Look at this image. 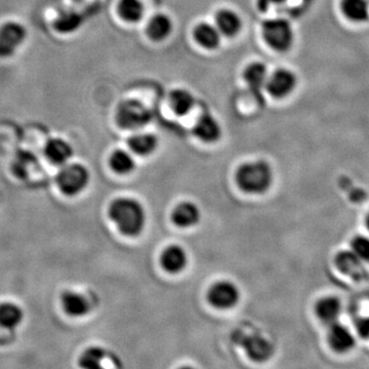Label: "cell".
Segmentation results:
<instances>
[{
    "mask_svg": "<svg viewBox=\"0 0 369 369\" xmlns=\"http://www.w3.org/2000/svg\"><path fill=\"white\" fill-rule=\"evenodd\" d=\"M109 216L125 236H139L146 225L143 205L133 198H118L111 203Z\"/></svg>",
    "mask_w": 369,
    "mask_h": 369,
    "instance_id": "cell-1",
    "label": "cell"
},
{
    "mask_svg": "<svg viewBox=\"0 0 369 369\" xmlns=\"http://www.w3.org/2000/svg\"><path fill=\"white\" fill-rule=\"evenodd\" d=\"M236 182L242 191L249 194H263L273 182L271 166L263 160L247 162L237 170Z\"/></svg>",
    "mask_w": 369,
    "mask_h": 369,
    "instance_id": "cell-2",
    "label": "cell"
},
{
    "mask_svg": "<svg viewBox=\"0 0 369 369\" xmlns=\"http://www.w3.org/2000/svg\"><path fill=\"white\" fill-rule=\"evenodd\" d=\"M152 119L151 111L138 100L123 101L116 111V123L121 129H143Z\"/></svg>",
    "mask_w": 369,
    "mask_h": 369,
    "instance_id": "cell-3",
    "label": "cell"
},
{
    "mask_svg": "<svg viewBox=\"0 0 369 369\" xmlns=\"http://www.w3.org/2000/svg\"><path fill=\"white\" fill-rule=\"evenodd\" d=\"M262 32L267 44L276 51H286L294 43L292 25L284 18H271L264 22Z\"/></svg>",
    "mask_w": 369,
    "mask_h": 369,
    "instance_id": "cell-4",
    "label": "cell"
},
{
    "mask_svg": "<svg viewBox=\"0 0 369 369\" xmlns=\"http://www.w3.org/2000/svg\"><path fill=\"white\" fill-rule=\"evenodd\" d=\"M90 183V173L80 164H65L57 176L59 189L67 196L81 193Z\"/></svg>",
    "mask_w": 369,
    "mask_h": 369,
    "instance_id": "cell-5",
    "label": "cell"
},
{
    "mask_svg": "<svg viewBox=\"0 0 369 369\" xmlns=\"http://www.w3.org/2000/svg\"><path fill=\"white\" fill-rule=\"evenodd\" d=\"M26 37V28L21 23L14 21L4 23L0 27V59L12 57Z\"/></svg>",
    "mask_w": 369,
    "mask_h": 369,
    "instance_id": "cell-6",
    "label": "cell"
},
{
    "mask_svg": "<svg viewBox=\"0 0 369 369\" xmlns=\"http://www.w3.org/2000/svg\"><path fill=\"white\" fill-rule=\"evenodd\" d=\"M208 301L214 308L228 310L238 304L240 292L231 281H218L208 290Z\"/></svg>",
    "mask_w": 369,
    "mask_h": 369,
    "instance_id": "cell-7",
    "label": "cell"
},
{
    "mask_svg": "<svg viewBox=\"0 0 369 369\" xmlns=\"http://www.w3.org/2000/svg\"><path fill=\"white\" fill-rule=\"evenodd\" d=\"M296 86V76L294 72L288 69H278L268 77V92L276 99L285 98L290 96Z\"/></svg>",
    "mask_w": 369,
    "mask_h": 369,
    "instance_id": "cell-8",
    "label": "cell"
},
{
    "mask_svg": "<svg viewBox=\"0 0 369 369\" xmlns=\"http://www.w3.org/2000/svg\"><path fill=\"white\" fill-rule=\"evenodd\" d=\"M241 346L247 355L255 362H265L273 355V345L261 335H246L241 341Z\"/></svg>",
    "mask_w": 369,
    "mask_h": 369,
    "instance_id": "cell-9",
    "label": "cell"
},
{
    "mask_svg": "<svg viewBox=\"0 0 369 369\" xmlns=\"http://www.w3.org/2000/svg\"><path fill=\"white\" fill-rule=\"evenodd\" d=\"M243 77L253 97L261 100L262 92L267 84L268 71L265 64L253 62L245 68Z\"/></svg>",
    "mask_w": 369,
    "mask_h": 369,
    "instance_id": "cell-10",
    "label": "cell"
},
{
    "mask_svg": "<svg viewBox=\"0 0 369 369\" xmlns=\"http://www.w3.org/2000/svg\"><path fill=\"white\" fill-rule=\"evenodd\" d=\"M194 133L204 143H214L222 136V129L212 115L203 113L196 121Z\"/></svg>",
    "mask_w": 369,
    "mask_h": 369,
    "instance_id": "cell-11",
    "label": "cell"
},
{
    "mask_svg": "<svg viewBox=\"0 0 369 369\" xmlns=\"http://www.w3.org/2000/svg\"><path fill=\"white\" fill-rule=\"evenodd\" d=\"M61 303L66 314L75 318L86 316L90 311V301L84 294L71 290L62 294Z\"/></svg>",
    "mask_w": 369,
    "mask_h": 369,
    "instance_id": "cell-12",
    "label": "cell"
},
{
    "mask_svg": "<svg viewBox=\"0 0 369 369\" xmlns=\"http://www.w3.org/2000/svg\"><path fill=\"white\" fill-rule=\"evenodd\" d=\"M162 265L168 273L178 274L187 267L188 255L182 246L170 245L162 255Z\"/></svg>",
    "mask_w": 369,
    "mask_h": 369,
    "instance_id": "cell-13",
    "label": "cell"
},
{
    "mask_svg": "<svg viewBox=\"0 0 369 369\" xmlns=\"http://www.w3.org/2000/svg\"><path fill=\"white\" fill-rule=\"evenodd\" d=\"M201 212L199 207L192 202H182L176 206L172 214L175 225L180 228H191L199 222Z\"/></svg>",
    "mask_w": 369,
    "mask_h": 369,
    "instance_id": "cell-14",
    "label": "cell"
},
{
    "mask_svg": "<svg viewBox=\"0 0 369 369\" xmlns=\"http://www.w3.org/2000/svg\"><path fill=\"white\" fill-rule=\"evenodd\" d=\"M45 157L55 166H63L73 155V150L69 143L63 139H51L44 147Z\"/></svg>",
    "mask_w": 369,
    "mask_h": 369,
    "instance_id": "cell-15",
    "label": "cell"
},
{
    "mask_svg": "<svg viewBox=\"0 0 369 369\" xmlns=\"http://www.w3.org/2000/svg\"><path fill=\"white\" fill-rule=\"evenodd\" d=\"M216 28L220 34L227 37L236 36L242 28L240 16L234 10L228 8L218 10L216 16Z\"/></svg>",
    "mask_w": 369,
    "mask_h": 369,
    "instance_id": "cell-16",
    "label": "cell"
},
{
    "mask_svg": "<svg viewBox=\"0 0 369 369\" xmlns=\"http://www.w3.org/2000/svg\"><path fill=\"white\" fill-rule=\"evenodd\" d=\"M193 36L196 42L204 49H216L220 42V32L214 25L208 23H200L193 31Z\"/></svg>",
    "mask_w": 369,
    "mask_h": 369,
    "instance_id": "cell-17",
    "label": "cell"
},
{
    "mask_svg": "<svg viewBox=\"0 0 369 369\" xmlns=\"http://www.w3.org/2000/svg\"><path fill=\"white\" fill-rule=\"evenodd\" d=\"M329 341L331 347L339 352H346L351 349L355 344L353 335L349 329L339 323L335 322L331 325L329 329Z\"/></svg>",
    "mask_w": 369,
    "mask_h": 369,
    "instance_id": "cell-18",
    "label": "cell"
},
{
    "mask_svg": "<svg viewBox=\"0 0 369 369\" xmlns=\"http://www.w3.org/2000/svg\"><path fill=\"white\" fill-rule=\"evenodd\" d=\"M129 147L133 153L140 156H148L157 149L158 140L152 133H136L129 138Z\"/></svg>",
    "mask_w": 369,
    "mask_h": 369,
    "instance_id": "cell-19",
    "label": "cell"
},
{
    "mask_svg": "<svg viewBox=\"0 0 369 369\" xmlns=\"http://www.w3.org/2000/svg\"><path fill=\"white\" fill-rule=\"evenodd\" d=\"M173 30L172 20L166 14L152 16L147 26V34L152 40L162 41L170 36Z\"/></svg>",
    "mask_w": 369,
    "mask_h": 369,
    "instance_id": "cell-20",
    "label": "cell"
},
{
    "mask_svg": "<svg viewBox=\"0 0 369 369\" xmlns=\"http://www.w3.org/2000/svg\"><path fill=\"white\" fill-rule=\"evenodd\" d=\"M170 105L172 110L178 116H185L191 112L195 105V99L191 92L183 88L173 90L170 94Z\"/></svg>",
    "mask_w": 369,
    "mask_h": 369,
    "instance_id": "cell-21",
    "label": "cell"
},
{
    "mask_svg": "<svg viewBox=\"0 0 369 369\" xmlns=\"http://www.w3.org/2000/svg\"><path fill=\"white\" fill-rule=\"evenodd\" d=\"M335 264L343 273L353 278L362 277L364 269L362 267L361 259L353 251L351 253L344 251V253H340L335 259Z\"/></svg>",
    "mask_w": 369,
    "mask_h": 369,
    "instance_id": "cell-22",
    "label": "cell"
},
{
    "mask_svg": "<svg viewBox=\"0 0 369 369\" xmlns=\"http://www.w3.org/2000/svg\"><path fill=\"white\" fill-rule=\"evenodd\" d=\"M24 319V313L18 305L14 303L0 304V327L12 329L18 327Z\"/></svg>",
    "mask_w": 369,
    "mask_h": 369,
    "instance_id": "cell-23",
    "label": "cell"
},
{
    "mask_svg": "<svg viewBox=\"0 0 369 369\" xmlns=\"http://www.w3.org/2000/svg\"><path fill=\"white\" fill-rule=\"evenodd\" d=\"M342 10L350 20L355 22H364L368 20V0H343Z\"/></svg>",
    "mask_w": 369,
    "mask_h": 369,
    "instance_id": "cell-24",
    "label": "cell"
},
{
    "mask_svg": "<svg viewBox=\"0 0 369 369\" xmlns=\"http://www.w3.org/2000/svg\"><path fill=\"white\" fill-rule=\"evenodd\" d=\"M316 313L323 322L333 325L339 318L340 313H341V304L335 298H322L317 304Z\"/></svg>",
    "mask_w": 369,
    "mask_h": 369,
    "instance_id": "cell-25",
    "label": "cell"
},
{
    "mask_svg": "<svg viewBox=\"0 0 369 369\" xmlns=\"http://www.w3.org/2000/svg\"><path fill=\"white\" fill-rule=\"evenodd\" d=\"M145 12L141 0H120L118 3V14L123 20L129 23L139 22Z\"/></svg>",
    "mask_w": 369,
    "mask_h": 369,
    "instance_id": "cell-26",
    "label": "cell"
},
{
    "mask_svg": "<svg viewBox=\"0 0 369 369\" xmlns=\"http://www.w3.org/2000/svg\"><path fill=\"white\" fill-rule=\"evenodd\" d=\"M110 166L116 174L129 175L136 168L135 158L125 150H116L110 157Z\"/></svg>",
    "mask_w": 369,
    "mask_h": 369,
    "instance_id": "cell-27",
    "label": "cell"
},
{
    "mask_svg": "<svg viewBox=\"0 0 369 369\" xmlns=\"http://www.w3.org/2000/svg\"><path fill=\"white\" fill-rule=\"evenodd\" d=\"M107 359V352L100 347H90L81 354L79 358L80 368L98 369L103 368V362Z\"/></svg>",
    "mask_w": 369,
    "mask_h": 369,
    "instance_id": "cell-28",
    "label": "cell"
},
{
    "mask_svg": "<svg viewBox=\"0 0 369 369\" xmlns=\"http://www.w3.org/2000/svg\"><path fill=\"white\" fill-rule=\"evenodd\" d=\"M352 251L361 261H369V239L366 237H356L352 241Z\"/></svg>",
    "mask_w": 369,
    "mask_h": 369,
    "instance_id": "cell-29",
    "label": "cell"
},
{
    "mask_svg": "<svg viewBox=\"0 0 369 369\" xmlns=\"http://www.w3.org/2000/svg\"><path fill=\"white\" fill-rule=\"evenodd\" d=\"M358 333L364 339H369V318H361L356 323Z\"/></svg>",
    "mask_w": 369,
    "mask_h": 369,
    "instance_id": "cell-30",
    "label": "cell"
},
{
    "mask_svg": "<svg viewBox=\"0 0 369 369\" xmlns=\"http://www.w3.org/2000/svg\"><path fill=\"white\" fill-rule=\"evenodd\" d=\"M285 0H257V8L261 12H266L270 6L274 4H280Z\"/></svg>",
    "mask_w": 369,
    "mask_h": 369,
    "instance_id": "cell-31",
    "label": "cell"
},
{
    "mask_svg": "<svg viewBox=\"0 0 369 369\" xmlns=\"http://www.w3.org/2000/svg\"><path fill=\"white\" fill-rule=\"evenodd\" d=\"M366 225H368V230H369V214H368V220H366Z\"/></svg>",
    "mask_w": 369,
    "mask_h": 369,
    "instance_id": "cell-32",
    "label": "cell"
},
{
    "mask_svg": "<svg viewBox=\"0 0 369 369\" xmlns=\"http://www.w3.org/2000/svg\"><path fill=\"white\" fill-rule=\"evenodd\" d=\"M368 1H369V0H368Z\"/></svg>",
    "mask_w": 369,
    "mask_h": 369,
    "instance_id": "cell-33",
    "label": "cell"
}]
</instances>
